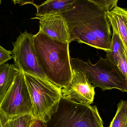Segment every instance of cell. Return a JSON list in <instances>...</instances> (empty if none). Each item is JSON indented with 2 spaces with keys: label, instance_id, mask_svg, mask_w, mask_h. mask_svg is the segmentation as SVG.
<instances>
[{
  "label": "cell",
  "instance_id": "cell-1",
  "mask_svg": "<svg viewBox=\"0 0 127 127\" xmlns=\"http://www.w3.org/2000/svg\"><path fill=\"white\" fill-rule=\"evenodd\" d=\"M62 15L68 25L70 43L76 41L106 52L111 51V26L106 10L87 0H77Z\"/></svg>",
  "mask_w": 127,
  "mask_h": 127
},
{
  "label": "cell",
  "instance_id": "cell-2",
  "mask_svg": "<svg viewBox=\"0 0 127 127\" xmlns=\"http://www.w3.org/2000/svg\"><path fill=\"white\" fill-rule=\"evenodd\" d=\"M36 56L47 79L60 89L68 85L72 76L69 43L54 40L39 29L33 35Z\"/></svg>",
  "mask_w": 127,
  "mask_h": 127
},
{
  "label": "cell",
  "instance_id": "cell-3",
  "mask_svg": "<svg viewBox=\"0 0 127 127\" xmlns=\"http://www.w3.org/2000/svg\"><path fill=\"white\" fill-rule=\"evenodd\" d=\"M46 124L47 127H104L96 106L62 97L56 111Z\"/></svg>",
  "mask_w": 127,
  "mask_h": 127
},
{
  "label": "cell",
  "instance_id": "cell-4",
  "mask_svg": "<svg viewBox=\"0 0 127 127\" xmlns=\"http://www.w3.org/2000/svg\"><path fill=\"white\" fill-rule=\"evenodd\" d=\"M72 69L79 70L86 74L90 82L95 87L103 91L117 89L127 92V80L118 65L108 59L100 57L93 64L89 60L85 62L78 58H70Z\"/></svg>",
  "mask_w": 127,
  "mask_h": 127
},
{
  "label": "cell",
  "instance_id": "cell-5",
  "mask_svg": "<svg viewBox=\"0 0 127 127\" xmlns=\"http://www.w3.org/2000/svg\"><path fill=\"white\" fill-rule=\"evenodd\" d=\"M35 118L46 124L56 112L62 98L61 90L48 81L24 73Z\"/></svg>",
  "mask_w": 127,
  "mask_h": 127
},
{
  "label": "cell",
  "instance_id": "cell-6",
  "mask_svg": "<svg viewBox=\"0 0 127 127\" xmlns=\"http://www.w3.org/2000/svg\"><path fill=\"white\" fill-rule=\"evenodd\" d=\"M32 104L24 72L19 70L12 85L0 102V116L9 120L32 115Z\"/></svg>",
  "mask_w": 127,
  "mask_h": 127
},
{
  "label": "cell",
  "instance_id": "cell-7",
  "mask_svg": "<svg viewBox=\"0 0 127 127\" xmlns=\"http://www.w3.org/2000/svg\"><path fill=\"white\" fill-rule=\"evenodd\" d=\"M33 35L27 31L21 33L15 42L11 52L14 64L24 73L48 81L40 68L36 56L33 42Z\"/></svg>",
  "mask_w": 127,
  "mask_h": 127
},
{
  "label": "cell",
  "instance_id": "cell-8",
  "mask_svg": "<svg viewBox=\"0 0 127 127\" xmlns=\"http://www.w3.org/2000/svg\"><path fill=\"white\" fill-rule=\"evenodd\" d=\"M95 89L86 73L72 68L70 82L61 90L62 97L76 103L91 105L94 101Z\"/></svg>",
  "mask_w": 127,
  "mask_h": 127
},
{
  "label": "cell",
  "instance_id": "cell-9",
  "mask_svg": "<svg viewBox=\"0 0 127 127\" xmlns=\"http://www.w3.org/2000/svg\"><path fill=\"white\" fill-rule=\"evenodd\" d=\"M31 19H38L39 29L54 40L70 43L68 28L65 19L61 14L36 16Z\"/></svg>",
  "mask_w": 127,
  "mask_h": 127
},
{
  "label": "cell",
  "instance_id": "cell-10",
  "mask_svg": "<svg viewBox=\"0 0 127 127\" xmlns=\"http://www.w3.org/2000/svg\"><path fill=\"white\" fill-rule=\"evenodd\" d=\"M111 26L115 28L124 43L127 53V9L116 6L107 11Z\"/></svg>",
  "mask_w": 127,
  "mask_h": 127
},
{
  "label": "cell",
  "instance_id": "cell-11",
  "mask_svg": "<svg viewBox=\"0 0 127 127\" xmlns=\"http://www.w3.org/2000/svg\"><path fill=\"white\" fill-rule=\"evenodd\" d=\"M77 0H47L40 5L35 6L36 16L46 14H61L70 9Z\"/></svg>",
  "mask_w": 127,
  "mask_h": 127
},
{
  "label": "cell",
  "instance_id": "cell-12",
  "mask_svg": "<svg viewBox=\"0 0 127 127\" xmlns=\"http://www.w3.org/2000/svg\"><path fill=\"white\" fill-rule=\"evenodd\" d=\"M19 69L14 64L0 65V102L14 82Z\"/></svg>",
  "mask_w": 127,
  "mask_h": 127
},
{
  "label": "cell",
  "instance_id": "cell-13",
  "mask_svg": "<svg viewBox=\"0 0 127 127\" xmlns=\"http://www.w3.org/2000/svg\"><path fill=\"white\" fill-rule=\"evenodd\" d=\"M113 29L111 51L106 52V58L118 65L121 56L125 53L127 57V53L124 43L115 27Z\"/></svg>",
  "mask_w": 127,
  "mask_h": 127
},
{
  "label": "cell",
  "instance_id": "cell-14",
  "mask_svg": "<svg viewBox=\"0 0 127 127\" xmlns=\"http://www.w3.org/2000/svg\"><path fill=\"white\" fill-rule=\"evenodd\" d=\"M109 127H127V100H121Z\"/></svg>",
  "mask_w": 127,
  "mask_h": 127
},
{
  "label": "cell",
  "instance_id": "cell-15",
  "mask_svg": "<svg viewBox=\"0 0 127 127\" xmlns=\"http://www.w3.org/2000/svg\"><path fill=\"white\" fill-rule=\"evenodd\" d=\"M1 119L3 127H30L34 118L32 114H27L9 120Z\"/></svg>",
  "mask_w": 127,
  "mask_h": 127
},
{
  "label": "cell",
  "instance_id": "cell-16",
  "mask_svg": "<svg viewBox=\"0 0 127 127\" xmlns=\"http://www.w3.org/2000/svg\"><path fill=\"white\" fill-rule=\"evenodd\" d=\"M103 8L107 11L112 10L117 6V3L119 0H87Z\"/></svg>",
  "mask_w": 127,
  "mask_h": 127
},
{
  "label": "cell",
  "instance_id": "cell-17",
  "mask_svg": "<svg viewBox=\"0 0 127 127\" xmlns=\"http://www.w3.org/2000/svg\"><path fill=\"white\" fill-rule=\"evenodd\" d=\"M118 66L127 80V57L125 53L120 57Z\"/></svg>",
  "mask_w": 127,
  "mask_h": 127
},
{
  "label": "cell",
  "instance_id": "cell-18",
  "mask_svg": "<svg viewBox=\"0 0 127 127\" xmlns=\"http://www.w3.org/2000/svg\"><path fill=\"white\" fill-rule=\"evenodd\" d=\"M12 59L11 51L7 50L0 45V65L6 63Z\"/></svg>",
  "mask_w": 127,
  "mask_h": 127
},
{
  "label": "cell",
  "instance_id": "cell-19",
  "mask_svg": "<svg viewBox=\"0 0 127 127\" xmlns=\"http://www.w3.org/2000/svg\"><path fill=\"white\" fill-rule=\"evenodd\" d=\"M30 127H47L46 124L41 121L34 118Z\"/></svg>",
  "mask_w": 127,
  "mask_h": 127
},
{
  "label": "cell",
  "instance_id": "cell-20",
  "mask_svg": "<svg viewBox=\"0 0 127 127\" xmlns=\"http://www.w3.org/2000/svg\"><path fill=\"white\" fill-rule=\"evenodd\" d=\"M12 0L15 4H18L21 6H24L25 4H27L25 0Z\"/></svg>",
  "mask_w": 127,
  "mask_h": 127
},
{
  "label": "cell",
  "instance_id": "cell-21",
  "mask_svg": "<svg viewBox=\"0 0 127 127\" xmlns=\"http://www.w3.org/2000/svg\"><path fill=\"white\" fill-rule=\"evenodd\" d=\"M27 4H31L35 6L36 4L34 3V0H25Z\"/></svg>",
  "mask_w": 127,
  "mask_h": 127
},
{
  "label": "cell",
  "instance_id": "cell-22",
  "mask_svg": "<svg viewBox=\"0 0 127 127\" xmlns=\"http://www.w3.org/2000/svg\"><path fill=\"white\" fill-rule=\"evenodd\" d=\"M0 127H3V124H2V121H1V119L0 116Z\"/></svg>",
  "mask_w": 127,
  "mask_h": 127
},
{
  "label": "cell",
  "instance_id": "cell-23",
  "mask_svg": "<svg viewBox=\"0 0 127 127\" xmlns=\"http://www.w3.org/2000/svg\"><path fill=\"white\" fill-rule=\"evenodd\" d=\"M1 0H0V4H1Z\"/></svg>",
  "mask_w": 127,
  "mask_h": 127
}]
</instances>
